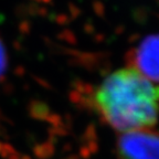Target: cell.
<instances>
[{
	"mask_svg": "<svg viewBox=\"0 0 159 159\" xmlns=\"http://www.w3.org/2000/svg\"><path fill=\"white\" fill-rule=\"evenodd\" d=\"M6 66V53L5 50H3V47L0 44V74L3 72Z\"/></svg>",
	"mask_w": 159,
	"mask_h": 159,
	"instance_id": "4",
	"label": "cell"
},
{
	"mask_svg": "<svg viewBox=\"0 0 159 159\" xmlns=\"http://www.w3.org/2000/svg\"><path fill=\"white\" fill-rule=\"evenodd\" d=\"M115 154L116 159H159V130L147 128L120 133Z\"/></svg>",
	"mask_w": 159,
	"mask_h": 159,
	"instance_id": "2",
	"label": "cell"
},
{
	"mask_svg": "<svg viewBox=\"0 0 159 159\" xmlns=\"http://www.w3.org/2000/svg\"><path fill=\"white\" fill-rule=\"evenodd\" d=\"M133 62L130 66L149 81L159 84V34L143 40L135 51Z\"/></svg>",
	"mask_w": 159,
	"mask_h": 159,
	"instance_id": "3",
	"label": "cell"
},
{
	"mask_svg": "<svg viewBox=\"0 0 159 159\" xmlns=\"http://www.w3.org/2000/svg\"><path fill=\"white\" fill-rule=\"evenodd\" d=\"M101 118L118 133L154 128L159 119V84L133 66L109 73L93 94Z\"/></svg>",
	"mask_w": 159,
	"mask_h": 159,
	"instance_id": "1",
	"label": "cell"
}]
</instances>
